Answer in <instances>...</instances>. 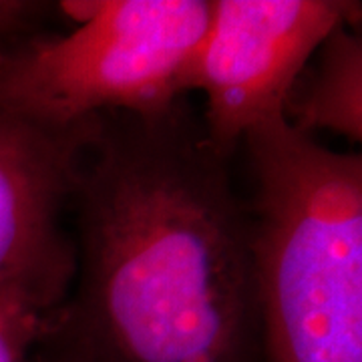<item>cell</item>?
<instances>
[{"instance_id":"1","label":"cell","mask_w":362,"mask_h":362,"mask_svg":"<svg viewBox=\"0 0 362 362\" xmlns=\"http://www.w3.org/2000/svg\"><path fill=\"white\" fill-rule=\"evenodd\" d=\"M228 157L180 107L105 115L81 157L75 300L57 314L83 362H258L252 216Z\"/></svg>"},{"instance_id":"2","label":"cell","mask_w":362,"mask_h":362,"mask_svg":"<svg viewBox=\"0 0 362 362\" xmlns=\"http://www.w3.org/2000/svg\"><path fill=\"white\" fill-rule=\"evenodd\" d=\"M252 216L268 362H362V157L284 117L252 129Z\"/></svg>"},{"instance_id":"3","label":"cell","mask_w":362,"mask_h":362,"mask_svg":"<svg viewBox=\"0 0 362 362\" xmlns=\"http://www.w3.org/2000/svg\"><path fill=\"white\" fill-rule=\"evenodd\" d=\"M65 35L0 42V109L51 129L105 115L161 117L192 90L207 0L66 2Z\"/></svg>"},{"instance_id":"4","label":"cell","mask_w":362,"mask_h":362,"mask_svg":"<svg viewBox=\"0 0 362 362\" xmlns=\"http://www.w3.org/2000/svg\"><path fill=\"white\" fill-rule=\"evenodd\" d=\"M358 14L361 4L340 0H209L192 90L206 99L202 127L211 149L228 157L250 131L284 117L314 52Z\"/></svg>"},{"instance_id":"5","label":"cell","mask_w":362,"mask_h":362,"mask_svg":"<svg viewBox=\"0 0 362 362\" xmlns=\"http://www.w3.org/2000/svg\"><path fill=\"white\" fill-rule=\"evenodd\" d=\"M99 119L51 129L0 109V296L63 308L77 250L61 216Z\"/></svg>"},{"instance_id":"6","label":"cell","mask_w":362,"mask_h":362,"mask_svg":"<svg viewBox=\"0 0 362 362\" xmlns=\"http://www.w3.org/2000/svg\"><path fill=\"white\" fill-rule=\"evenodd\" d=\"M284 121L300 133L332 131L362 139V40L352 25L337 26L300 73L284 105Z\"/></svg>"},{"instance_id":"7","label":"cell","mask_w":362,"mask_h":362,"mask_svg":"<svg viewBox=\"0 0 362 362\" xmlns=\"http://www.w3.org/2000/svg\"><path fill=\"white\" fill-rule=\"evenodd\" d=\"M57 314L21 296H0V362H26L33 344L54 330Z\"/></svg>"},{"instance_id":"8","label":"cell","mask_w":362,"mask_h":362,"mask_svg":"<svg viewBox=\"0 0 362 362\" xmlns=\"http://www.w3.org/2000/svg\"><path fill=\"white\" fill-rule=\"evenodd\" d=\"M47 4L26 0H0V42L26 35L45 13Z\"/></svg>"},{"instance_id":"9","label":"cell","mask_w":362,"mask_h":362,"mask_svg":"<svg viewBox=\"0 0 362 362\" xmlns=\"http://www.w3.org/2000/svg\"><path fill=\"white\" fill-rule=\"evenodd\" d=\"M47 362H83L75 358V356H65V358H54V361H47Z\"/></svg>"}]
</instances>
